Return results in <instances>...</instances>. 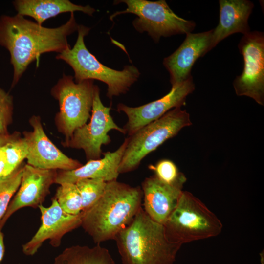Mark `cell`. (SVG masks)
<instances>
[{
    "instance_id": "cell-15",
    "label": "cell",
    "mask_w": 264,
    "mask_h": 264,
    "mask_svg": "<svg viewBox=\"0 0 264 264\" xmlns=\"http://www.w3.org/2000/svg\"><path fill=\"white\" fill-rule=\"evenodd\" d=\"M212 31L186 34L179 47L164 59L163 64L169 73L172 87L192 76L191 71L194 63L212 49Z\"/></svg>"
},
{
    "instance_id": "cell-20",
    "label": "cell",
    "mask_w": 264,
    "mask_h": 264,
    "mask_svg": "<svg viewBox=\"0 0 264 264\" xmlns=\"http://www.w3.org/2000/svg\"><path fill=\"white\" fill-rule=\"evenodd\" d=\"M53 264H115L109 251L100 244L93 247L73 245L66 248L54 259Z\"/></svg>"
},
{
    "instance_id": "cell-3",
    "label": "cell",
    "mask_w": 264,
    "mask_h": 264,
    "mask_svg": "<svg viewBox=\"0 0 264 264\" xmlns=\"http://www.w3.org/2000/svg\"><path fill=\"white\" fill-rule=\"evenodd\" d=\"M114 240L123 264H173L181 246L169 241L164 225L142 207Z\"/></svg>"
},
{
    "instance_id": "cell-26",
    "label": "cell",
    "mask_w": 264,
    "mask_h": 264,
    "mask_svg": "<svg viewBox=\"0 0 264 264\" xmlns=\"http://www.w3.org/2000/svg\"><path fill=\"white\" fill-rule=\"evenodd\" d=\"M14 108L12 95L0 88V134H6L12 121Z\"/></svg>"
},
{
    "instance_id": "cell-9",
    "label": "cell",
    "mask_w": 264,
    "mask_h": 264,
    "mask_svg": "<svg viewBox=\"0 0 264 264\" xmlns=\"http://www.w3.org/2000/svg\"><path fill=\"white\" fill-rule=\"evenodd\" d=\"M110 107L104 106L100 97L99 87L95 85L90 121L76 129L71 137L64 140L65 147L82 149L88 160L101 158L103 145L111 142L109 132L115 130L126 134L123 128L118 126L110 114Z\"/></svg>"
},
{
    "instance_id": "cell-10",
    "label": "cell",
    "mask_w": 264,
    "mask_h": 264,
    "mask_svg": "<svg viewBox=\"0 0 264 264\" xmlns=\"http://www.w3.org/2000/svg\"><path fill=\"white\" fill-rule=\"evenodd\" d=\"M243 56L242 74L236 77L233 87L238 96H246L258 104L264 103V35L253 31L243 35L238 44Z\"/></svg>"
},
{
    "instance_id": "cell-24",
    "label": "cell",
    "mask_w": 264,
    "mask_h": 264,
    "mask_svg": "<svg viewBox=\"0 0 264 264\" xmlns=\"http://www.w3.org/2000/svg\"><path fill=\"white\" fill-rule=\"evenodd\" d=\"M24 165L22 164L10 176L0 180V220L20 185Z\"/></svg>"
},
{
    "instance_id": "cell-11",
    "label": "cell",
    "mask_w": 264,
    "mask_h": 264,
    "mask_svg": "<svg viewBox=\"0 0 264 264\" xmlns=\"http://www.w3.org/2000/svg\"><path fill=\"white\" fill-rule=\"evenodd\" d=\"M194 89L195 84L191 76L182 83L172 86L170 91L159 99L135 107L119 103L117 111L124 112L128 118L123 127L126 133L130 136L172 109L181 107L185 104L187 96Z\"/></svg>"
},
{
    "instance_id": "cell-17",
    "label": "cell",
    "mask_w": 264,
    "mask_h": 264,
    "mask_svg": "<svg viewBox=\"0 0 264 264\" xmlns=\"http://www.w3.org/2000/svg\"><path fill=\"white\" fill-rule=\"evenodd\" d=\"M126 138L120 146L114 152L103 153V157L90 160L80 167L70 171L57 172L55 183L75 184L84 178L100 179L105 182L117 180L118 168L127 144Z\"/></svg>"
},
{
    "instance_id": "cell-1",
    "label": "cell",
    "mask_w": 264,
    "mask_h": 264,
    "mask_svg": "<svg viewBox=\"0 0 264 264\" xmlns=\"http://www.w3.org/2000/svg\"><path fill=\"white\" fill-rule=\"evenodd\" d=\"M73 12L67 22L56 28H47L16 14L0 17V45L7 49L13 67L11 88L19 82L28 66L43 53L60 54L71 48L68 36L78 30Z\"/></svg>"
},
{
    "instance_id": "cell-5",
    "label": "cell",
    "mask_w": 264,
    "mask_h": 264,
    "mask_svg": "<svg viewBox=\"0 0 264 264\" xmlns=\"http://www.w3.org/2000/svg\"><path fill=\"white\" fill-rule=\"evenodd\" d=\"M163 225L168 240L181 245L216 237L223 227L219 218L188 191H182L176 208Z\"/></svg>"
},
{
    "instance_id": "cell-25",
    "label": "cell",
    "mask_w": 264,
    "mask_h": 264,
    "mask_svg": "<svg viewBox=\"0 0 264 264\" xmlns=\"http://www.w3.org/2000/svg\"><path fill=\"white\" fill-rule=\"evenodd\" d=\"M148 168L158 179L168 184H184L187 180L184 174L169 159H161L155 165H150Z\"/></svg>"
},
{
    "instance_id": "cell-22",
    "label": "cell",
    "mask_w": 264,
    "mask_h": 264,
    "mask_svg": "<svg viewBox=\"0 0 264 264\" xmlns=\"http://www.w3.org/2000/svg\"><path fill=\"white\" fill-rule=\"evenodd\" d=\"M57 188L55 198L66 213L77 215L82 212V199L75 184L64 183Z\"/></svg>"
},
{
    "instance_id": "cell-4",
    "label": "cell",
    "mask_w": 264,
    "mask_h": 264,
    "mask_svg": "<svg viewBox=\"0 0 264 264\" xmlns=\"http://www.w3.org/2000/svg\"><path fill=\"white\" fill-rule=\"evenodd\" d=\"M90 28L79 25L78 37L72 48L58 54L56 58L66 62L74 72L75 82L97 80L108 86L107 96L111 99L126 93L140 76L138 68L133 65H126L122 70L110 68L100 63L87 49L84 38Z\"/></svg>"
},
{
    "instance_id": "cell-7",
    "label": "cell",
    "mask_w": 264,
    "mask_h": 264,
    "mask_svg": "<svg viewBox=\"0 0 264 264\" xmlns=\"http://www.w3.org/2000/svg\"><path fill=\"white\" fill-rule=\"evenodd\" d=\"M94 87V80L76 83L74 77L64 74L52 88L51 94L59 105L55 124L65 136L64 140L70 138L74 131L90 118Z\"/></svg>"
},
{
    "instance_id": "cell-27",
    "label": "cell",
    "mask_w": 264,
    "mask_h": 264,
    "mask_svg": "<svg viewBox=\"0 0 264 264\" xmlns=\"http://www.w3.org/2000/svg\"><path fill=\"white\" fill-rule=\"evenodd\" d=\"M5 252V246L4 243V236L1 230H0V264L2 261Z\"/></svg>"
},
{
    "instance_id": "cell-2",
    "label": "cell",
    "mask_w": 264,
    "mask_h": 264,
    "mask_svg": "<svg viewBox=\"0 0 264 264\" xmlns=\"http://www.w3.org/2000/svg\"><path fill=\"white\" fill-rule=\"evenodd\" d=\"M143 193L117 180L107 182L102 196L81 212V224L96 244L114 240L128 226L141 208Z\"/></svg>"
},
{
    "instance_id": "cell-21",
    "label": "cell",
    "mask_w": 264,
    "mask_h": 264,
    "mask_svg": "<svg viewBox=\"0 0 264 264\" xmlns=\"http://www.w3.org/2000/svg\"><path fill=\"white\" fill-rule=\"evenodd\" d=\"M28 147L19 132L11 134L0 146V180L10 176L26 159Z\"/></svg>"
},
{
    "instance_id": "cell-6",
    "label": "cell",
    "mask_w": 264,
    "mask_h": 264,
    "mask_svg": "<svg viewBox=\"0 0 264 264\" xmlns=\"http://www.w3.org/2000/svg\"><path fill=\"white\" fill-rule=\"evenodd\" d=\"M192 125L190 115L181 107L175 108L127 137V144L120 162L119 174L133 171L142 160L164 142Z\"/></svg>"
},
{
    "instance_id": "cell-19",
    "label": "cell",
    "mask_w": 264,
    "mask_h": 264,
    "mask_svg": "<svg viewBox=\"0 0 264 264\" xmlns=\"http://www.w3.org/2000/svg\"><path fill=\"white\" fill-rule=\"evenodd\" d=\"M13 3L17 14L33 18L40 25L47 19L63 13L81 11L92 16L96 11L89 5H76L68 0H16Z\"/></svg>"
},
{
    "instance_id": "cell-13",
    "label": "cell",
    "mask_w": 264,
    "mask_h": 264,
    "mask_svg": "<svg viewBox=\"0 0 264 264\" xmlns=\"http://www.w3.org/2000/svg\"><path fill=\"white\" fill-rule=\"evenodd\" d=\"M38 208L41 214V225L31 240L22 246L23 253L28 256L34 255L47 240L52 246L59 247L63 237L81 224V213L77 215L66 213L55 198L50 206L45 207L41 204Z\"/></svg>"
},
{
    "instance_id": "cell-16",
    "label": "cell",
    "mask_w": 264,
    "mask_h": 264,
    "mask_svg": "<svg viewBox=\"0 0 264 264\" xmlns=\"http://www.w3.org/2000/svg\"><path fill=\"white\" fill-rule=\"evenodd\" d=\"M183 185L165 183L154 175L146 178L141 186L143 210L153 220L163 225L176 208Z\"/></svg>"
},
{
    "instance_id": "cell-12",
    "label": "cell",
    "mask_w": 264,
    "mask_h": 264,
    "mask_svg": "<svg viewBox=\"0 0 264 264\" xmlns=\"http://www.w3.org/2000/svg\"><path fill=\"white\" fill-rule=\"evenodd\" d=\"M29 122L32 131L23 132L28 147L27 164L42 169L60 171H70L83 165L63 153L51 141L39 116L33 115Z\"/></svg>"
},
{
    "instance_id": "cell-14",
    "label": "cell",
    "mask_w": 264,
    "mask_h": 264,
    "mask_svg": "<svg viewBox=\"0 0 264 264\" xmlns=\"http://www.w3.org/2000/svg\"><path fill=\"white\" fill-rule=\"evenodd\" d=\"M57 171L24 165L20 185L0 220V230L16 211L25 207H38L50 193L51 186L55 183Z\"/></svg>"
},
{
    "instance_id": "cell-28",
    "label": "cell",
    "mask_w": 264,
    "mask_h": 264,
    "mask_svg": "<svg viewBox=\"0 0 264 264\" xmlns=\"http://www.w3.org/2000/svg\"><path fill=\"white\" fill-rule=\"evenodd\" d=\"M9 133L6 134H0V146L5 142L10 136Z\"/></svg>"
},
{
    "instance_id": "cell-23",
    "label": "cell",
    "mask_w": 264,
    "mask_h": 264,
    "mask_svg": "<svg viewBox=\"0 0 264 264\" xmlns=\"http://www.w3.org/2000/svg\"><path fill=\"white\" fill-rule=\"evenodd\" d=\"M106 183L100 179L84 178L75 183L82 199V212L90 208L102 196Z\"/></svg>"
},
{
    "instance_id": "cell-8",
    "label": "cell",
    "mask_w": 264,
    "mask_h": 264,
    "mask_svg": "<svg viewBox=\"0 0 264 264\" xmlns=\"http://www.w3.org/2000/svg\"><path fill=\"white\" fill-rule=\"evenodd\" d=\"M121 2L127 5V8L112 14L110 20L112 21L118 15L133 14L137 16L132 22L136 30L140 33L147 32L156 43L161 37L191 33L196 27L194 21L184 19L175 14L164 0H122L114 1V4Z\"/></svg>"
},
{
    "instance_id": "cell-18",
    "label": "cell",
    "mask_w": 264,
    "mask_h": 264,
    "mask_svg": "<svg viewBox=\"0 0 264 264\" xmlns=\"http://www.w3.org/2000/svg\"><path fill=\"white\" fill-rule=\"evenodd\" d=\"M219 22L212 29L211 47L229 36L241 33L245 35L250 31L248 20L254 7L248 0H220Z\"/></svg>"
}]
</instances>
